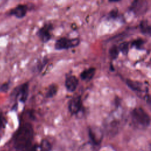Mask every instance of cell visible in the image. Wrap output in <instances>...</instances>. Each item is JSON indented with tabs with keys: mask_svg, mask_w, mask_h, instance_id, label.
I'll return each instance as SVG.
<instances>
[{
	"mask_svg": "<svg viewBox=\"0 0 151 151\" xmlns=\"http://www.w3.org/2000/svg\"><path fill=\"white\" fill-rule=\"evenodd\" d=\"M34 136L32 125L25 123L21 125L16 132L14 137V145L16 149L25 151L30 146Z\"/></svg>",
	"mask_w": 151,
	"mask_h": 151,
	"instance_id": "6da1fadb",
	"label": "cell"
},
{
	"mask_svg": "<svg viewBox=\"0 0 151 151\" xmlns=\"http://www.w3.org/2000/svg\"><path fill=\"white\" fill-rule=\"evenodd\" d=\"M123 124V117L115 113L111 114L105 120L104 130L109 136H113L117 134Z\"/></svg>",
	"mask_w": 151,
	"mask_h": 151,
	"instance_id": "7a4b0ae2",
	"label": "cell"
},
{
	"mask_svg": "<svg viewBox=\"0 0 151 151\" xmlns=\"http://www.w3.org/2000/svg\"><path fill=\"white\" fill-rule=\"evenodd\" d=\"M133 124L139 129L147 128L150 122L149 115L142 108L134 109L130 113Z\"/></svg>",
	"mask_w": 151,
	"mask_h": 151,
	"instance_id": "3957f363",
	"label": "cell"
},
{
	"mask_svg": "<svg viewBox=\"0 0 151 151\" xmlns=\"http://www.w3.org/2000/svg\"><path fill=\"white\" fill-rule=\"evenodd\" d=\"M80 43V40L78 38H68L62 37L58 39L54 44V48L57 50H67L78 46Z\"/></svg>",
	"mask_w": 151,
	"mask_h": 151,
	"instance_id": "277c9868",
	"label": "cell"
},
{
	"mask_svg": "<svg viewBox=\"0 0 151 151\" xmlns=\"http://www.w3.org/2000/svg\"><path fill=\"white\" fill-rule=\"evenodd\" d=\"M149 8L148 2L146 0H135L132 2L129 11L135 15L140 16L145 14Z\"/></svg>",
	"mask_w": 151,
	"mask_h": 151,
	"instance_id": "5b68a950",
	"label": "cell"
},
{
	"mask_svg": "<svg viewBox=\"0 0 151 151\" xmlns=\"http://www.w3.org/2000/svg\"><path fill=\"white\" fill-rule=\"evenodd\" d=\"M29 91V84L28 82L23 83L17 87L12 93V96L15 99H18L19 101L24 103L28 98Z\"/></svg>",
	"mask_w": 151,
	"mask_h": 151,
	"instance_id": "8992f818",
	"label": "cell"
},
{
	"mask_svg": "<svg viewBox=\"0 0 151 151\" xmlns=\"http://www.w3.org/2000/svg\"><path fill=\"white\" fill-rule=\"evenodd\" d=\"M52 29V25L51 24H45L38 29L37 35L42 42H47L51 38Z\"/></svg>",
	"mask_w": 151,
	"mask_h": 151,
	"instance_id": "52a82bcc",
	"label": "cell"
},
{
	"mask_svg": "<svg viewBox=\"0 0 151 151\" xmlns=\"http://www.w3.org/2000/svg\"><path fill=\"white\" fill-rule=\"evenodd\" d=\"M68 108L71 114H77L82 109V100L81 96H77L71 99L68 102Z\"/></svg>",
	"mask_w": 151,
	"mask_h": 151,
	"instance_id": "ba28073f",
	"label": "cell"
},
{
	"mask_svg": "<svg viewBox=\"0 0 151 151\" xmlns=\"http://www.w3.org/2000/svg\"><path fill=\"white\" fill-rule=\"evenodd\" d=\"M88 135L93 144L100 145L103 137V132L98 127H91L88 129Z\"/></svg>",
	"mask_w": 151,
	"mask_h": 151,
	"instance_id": "9c48e42d",
	"label": "cell"
},
{
	"mask_svg": "<svg viewBox=\"0 0 151 151\" xmlns=\"http://www.w3.org/2000/svg\"><path fill=\"white\" fill-rule=\"evenodd\" d=\"M78 84V80L76 76L73 75L67 76L65 80V87L68 91L74 92L76 90Z\"/></svg>",
	"mask_w": 151,
	"mask_h": 151,
	"instance_id": "30bf717a",
	"label": "cell"
},
{
	"mask_svg": "<svg viewBox=\"0 0 151 151\" xmlns=\"http://www.w3.org/2000/svg\"><path fill=\"white\" fill-rule=\"evenodd\" d=\"M28 11V6L24 4H20L15 7L14 8L12 9L9 14L10 15L15 16L18 18H22L24 17L27 14Z\"/></svg>",
	"mask_w": 151,
	"mask_h": 151,
	"instance_id": "8fae6325",
	"label": "cell"
},
{
	"mask_svg": "<svg viewBox=\"0 0 151 151\" xmlns=\"http://www.w3.org/2000/svg\"><path fill=\"white\" fill-rule=\"evenodd\" d=\"M96 72V69L94 67H90L87 69H85L83 70L80 76L82 80L88 81H90L94 77Z\"/></svg>",
	"mask_w": 151,
	"mask_h": 151,
	"instance_id": "7c38bea8",
	"label": "cell"
},
{
	"mask_svg": "<svg viewBox=\"0 0 151 151\" xmlns=\"http://www.w3.org/2000/svg\"><path fill=\"white\" fill-rule=\"evenodd\" d=\"M127 86L134 91H142V84L137 81H134L131 80H126Z\"/></svg>",
	"mask_w": 151,
	"mask_h": 151,
	"instance_id": "4fadbf2b",
	"label": "cell"
},
{
	"mask_svg": "<svg viewBox=\"0 0 151 151\" xmlns=\"http://www.w3.org/2000/svg\"><path fill=\"white\" fill-rule=\"evenodd\" d=\"M139 28L142 34L146 35H150L151 27L147 20L144 19L141 21L139 24Z\"/></svg>",
	"mask_w": 151,
	"mask_h": 151,
	"instance_id": "5bb4252c",
	"label": "cell"
},
{
	"mask_svg": "<svg viewBox=\"0 0 151 151\" xmlns=\"http://www.w3.org/2000/svg\"><path fill=\"white\" fill-rule=\"evenodd\" d=\"M58 91V87L56 84H52L49 86L47 90L45 96L47 98H52L55 96Z\"/></svg>",
	"mask_w": 151,
	"mask_h": 151,
	"instance_id": "9a60e30c",
	"label": "cell"
},
{
	"mask_svg": "<svg viewBox=\"0 0 151 151\" xmlns=\"http://www.w3.org/2000/svg\"><path fill=\"white\" fill-rule=\"evenodd\" d=\"M119 52H120V51H119L118 46H117L116 45H112L109 50V55H110V57L113 60H115L118 57Z\"/></svg>",
	"mask_w": 151,
	"mask_h": 151,
	"instance_id": "2e32d148",
	"label": "cell"
},
{
	"mask_svg": "<svg viewBox=\"0 0 151 151\" xmlns=\"http://www.w3.org/2000/svg\"><path fill=\"white\" fill-rule=\"evenodd\" d=\"M41 151H50L51 149V145L48 140L43 139L40 146Z\"/></svg>",
	"mask_w": 151,
	"mask_h": 151,
	"instance_id": "e0dca14e",
	"label": "cell"
},
{
	"mask_svg": "<svg viewBox=\"0 0 151 151\" xmlns=\"http://www.w3.org/2000/svg\"><path fill=\"white\" fill-rule=\"evenodd\" d=\"M144 43H145V41L142 39L138 38L132 41V46L133 47H135L137 50H142Z\"/></svg>",
	"mask_w": 151,
	"mask_h": 151,
	"instance_id": "ac0fdd59",
	"label": "cell"
},
{
	"mask_svg": "<svg viewBox=\"0 0 151 151\" xmlns=\"http://www.w3.org/2000/svg\"><path fill=\"white\" fill-rule=\"evenodd\" d=\"M119 51H121L123 54L126 55L129 51V42H123L120 44L118 46Z\"/></svg>",
	"mask_w": 151,
	"mask_h": 151,
	"instance_id": "d6986e66",
	"label": "cell"
},
{
	"mask_svg": "<svg viewBox=\"0 0 151 151\" xmlns=\"http://www.w3.org/2000/svg\"><path fill=\"white\" fill-rule=\"evenodd\" d=\"M108 17L110 19H115L119 17V10L117 9H113L111 11H110V12L108 14Z\"/></svg>",
	"mask_w": 151,
	"mask_h": 151,
	"instance_id": "ffe728a7",
	"label": "cell"
},
{
	"mask_svg": "<svg viewBox=\"0 0 151 151\" xmlns=\"http://www.w3.org/2000/svg\"><path fill=\"white\" fill-rule=\"evenodd\" d=\"M79 151H96V150L94 147V146H93V145L90 143V144H86L83 146H81L80 148Z\"/></svg>",
	"mask_w": 151,
	"mask_h": 151,
	"instance_id": "44dd1931",
	"label": "cell"
},
{
	"mask_svg": "<svg viewBox=\"0 0 151 151\" xmlns=\"http://www.w3.org/2000/svg\"><path fill=\"white\" fill-rule=\"evenodd\" d=\"M47 63V60H42V61H39L36 64V69L38 71H41V70L43 68L44 66Z\"/></svg>",
	"mask_w": 151,
	"mask_h": 151,
	"instance_id": "7402d4cb",
	"label": "cell"
},
{
	"mask_svg": "<svg viewBox=\"0 0 151 151\" xmlns=\"http://www.w3.org/2000/svg\"><path fill=\"white\" fill-rule=\"evenodd\" d=\"M6 124V120L3 115L2 112L0 110V130L4 128Z\"/></svg>",
	"mask_w": 151,
	"mask_h": 151,
	"instance_id": "603a6c76",
	"label": "cell"
},
{
	"mask_svg": "<svg viewBox=\"0 0 151 151\" xmlns=\"http://www.w3.org/2000/svg\"><path fill=\"white\" fill-rule=\"evenodd\" d=\"M9 83H5L0 86V91L6 92L9 88Z\"/></svg>",
	"mask_w": 151,
	"mask_h": 151,
	"instance_id": "cb8c5ba5",
	"label": "cell"
},
{
	"mask_svg": "<svg viewBox=\"0 0 151 151\" xmlns=\"http://www.w3.org/2000/svg\"><path fill=\"white\" fill-rule=\"evenodd\" d=\"M31 151H41L40 146H38V145H35L33 146V147H32Z\"/></svg>",
	"mask_w": 151,
	"mask_h": 151,
	"instance_id": "d4e9b609",
	"label": "cell"
}]
</instances>
